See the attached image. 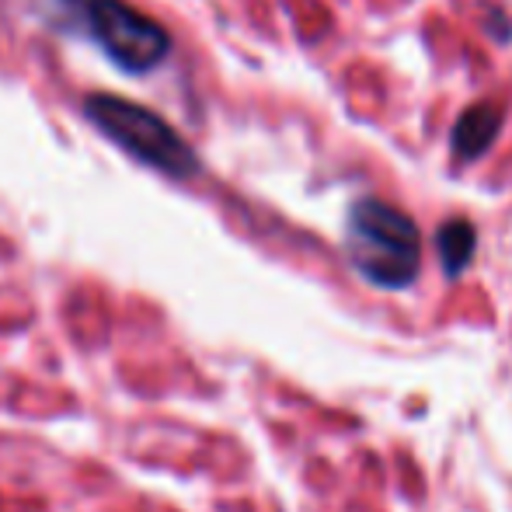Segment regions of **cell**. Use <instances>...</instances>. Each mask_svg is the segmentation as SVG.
Here are the masks:
<instances>
[{"label":"cell","instance_id":"cell-2","mask_svg":"<svg viewBox=\"0 0 512 512\" xmlns=\"http://www.w3.org/2000/svg\"><path fill=\"white\" fill-rule=\"evenodd\" d=\"M88 119L102 129L105 136H112L126 154H133L136 161L150 164L154 171H164L171 178H189L196 175L199 161L192 154V147L150 108L126 102L115 95H91L84 102Z\"/></svg>","mask_w":512,"mask_h":512},{"label":"cell","instance_id":"cell-3","mask_svg":"<svg viewBox=\"0 0 512 512\" xmlns=\"http://www.w3.org/2000/svg\"><path fill=\"white\" fill-rule=\"evenodd\" d=\"M84 32L105 49L115 67L129 74L154 70L171 53V35L136 7L122 0H77Z\"/></svg>","mask_w":512,"mask_h":512},{"label":"cell","instance_id":"cell-1","mask_svg":"<svg viewBox=\"0 0 512 512\" xmlns=\"http://www.w3.org/2000/svg\"><path fill=\"white\" fill-rule=\"evenodd\" d=\"M345 251L359 276L380 290H405L422 269V237L405 209L359 199L345 220Z\"/></svg>","mask_w":512,"mask_h":512},{"label":"cell","instance_id":"cell-5","mask_svg":"<svg viewBox=\"0 0 512 512\" xmlns=\"http://www.w3.org/2000/svg\"><path fill=\"white\" fill-rule=\"evenodd\" d=\"M436 248H439V262H443L446 276H460V272L471 265L474 248H478V234H474V227L467 220H450L439 227Z\"/></svg>","mask_w":512,"mask_h":512},{"label":"cell","instance_id":"cell-4","mask_svg":"<svg viewBox=\"0 0 512 512\" xmlns=\"http://www.w3.org/2000/svg\"><path fill=\"white\" fill-rule=\"evenodd\" d=\"M499 126H502V115L495 105L485 102L467 108L457 119V126H453V150H457L460 161H474V157L485 154L495 136H499Z\"/></svg>","mask_w":512,"mask_h":512}]
</instances>
